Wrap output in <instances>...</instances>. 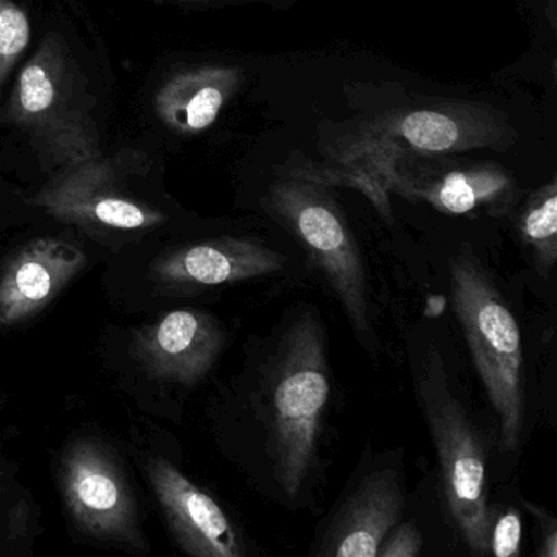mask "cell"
I'll use <instances>...</instances> for the list:
<instances>
[{
	"instance_id": "cell-1",
	"label": "cell",
	"mask_w": 557,
	"mask_h": 557,
	"mask_svg": "<svg viewBox=\"0 0 557 557\" xmlns=\"http://www.w3.org/2000/svg\"><path fill=\"white\" fill-rule=\"evenodd\" d=\"M267 377V430L275 474L289 497L301 492L318 455L331 396L324 327L302 312L283 335Z\"/></svg>"
},
{
	"instance_id": "cell-2",
	"label": "cell",
	"mask_w": 557,
	"mask_h": 557,
	"mask_svg": "<svg viewBox=\"0 0 557 557\" xmlns=\"http://www.w3.org/2000/svg\"><path fill=\"white\" fill-rule=\"evenodd\" d=\"M449 289L475 370L497 413L500 449L513 453L520 446L524 422L520 325L468 247L449 259Z\"/></svg>"
},
{
	"instance_id": "cell-3",
	"label": "cell",
	"mask_w": 557,
	"mask_h": 557,
	"mask_svg": "<svg viewBox=\"0 0 557 557\" xmlns=\"http://www.w3.org/2000/svg\"><path fill=\"white\" fill-rule=\"evenodd\" d=\"M0 123L24 132L41 159L57 169L102 156L76 64L57 35L44 41L18 74Z\"/></svg>"
},
{
	"instance_id": "cell-4",
	"label": "cell",
	"mask_w": 557,
	"mask_h": 557,
	"mask_svg": "<svg viewBox=\"0 0 557 557\" xmlns=\"http://www.w3.org/2000/svg\"><path fill=\"white\" fill-rule=\"evenodd\" d=\"M417 396L438 456L453 523L471 553L485 556L494 510L488 504L484 446L465 407L449 389L442 358L435 351L420 374Z\"/></svg>"
},
{
	"instance_id": "cell-5",
	"label": "cell",
	"mask_w": 557,
	"mask_h": 557,
	"mask_svg": "<svg viewBox=\"0 0 557 557\" xmlns=\"http://www.w3.org/2000/svg\"><path fill=\"white\" fill-rule=\"evenodd\" d=\"M270 216L296 237L312 267L337 296L351 327L371 337L370 299L363 256L344 211L325 185L288 177L270 185L263 198Z\"/></svg>"
},
{
	"instance_id": "cell-6",
	"label": "cell",
	"mask_w": 557,
	"mask_h": 557,
	"mask_svg": "<svg viewBox=\"0 0 557 557\" xmlns=\"http://www.w3.org/2000/svg\"><path fill=\"white\" fill-rule=\"evenodd\" d=\"M67 510L90 536L145 547L135 495L119 462L99 443L81 440L61 461Z\"/></svg>"
},
{
	"instance_id": "cell-7",
	"label": "cell",
	"mask_w": 557,
	"mask_h": 557,
	"mask_svg": "<svg viewBox=\"0 0 557 557\" xmlns=\"http://www.w3.org/2000/svg\"><path fill=\"white\" fill-rule=\"evenodd\" d=\"M513 139L515 129L507 116L491 107L462 103L393 113L367 125L354 143L442 156L469 149H505Z\"/></svg>"
},
{
	"instance_id": "cell-8",
	"label": "cell",
	"mask_w": 557,
	"mask_h": 557,
	"mask_svg": "<svg viewBox=\"0 0 557 557\" xmlns=\"http://www.w3.org/2000/svg\"><path fill=\"white\" fill-rule=\"evenodd\" d=\"M35 201L60 220L96 230H152L168 220L119 190L115 164L102 156L60 169Z\"/></svg>"
},
{
	"instance_id": "cell-9",
	"label": "cell",
	"mask_w": 557,
	"mask_h": 557,
	"mask_svg": "<svg viewBox=\"0 0 557 557\" xmlns=\"http://www.w3.org/2000/svg\"><path fill=\"white\" fill-rule=\"evenodd\" d=\"M220 322L200 309H177L136 334L135 355L149 373L194 386L203 380L223 351Z\"/></svg>"
},
{
	"instance_id": "cell-10",
	"label": "cell",
	"mask_w": 557,
	"mask_h": 557,
	"mask_svg": "<svg viewBox=\"0 0 557 557\" xmlns=\"http://www.w3.org/2000/svg\"><path fill=\"white\" fill-rule=\"evenodd\" d=\"M149 479L178 546L195 557H243L246 547L223 508L174 465L156 458Z\"/></svg>"
},
{
	"instance_id": "cell-11",
	"label": "cell",
	"mask_w": 557,
	"mask_h": 557,
	"mask_svg": "<svg viewBox=\"0 0 557 557\" xmlns=\"http://www.w3.org/2000/svg\"><path fill=\"white\" fill-rule=\"evenodd\" d=\"M285 256L244 237H221L165 253L152 267L156 282L171 289L231 285L280 272Z\"/></svg>"
},
{
	"instance_id": "cell-12",
	"label": "cell",
	"mask_w": 557,
	"mask_h": 557,
	"mask_svg": "<svg viewBox=\"0 0 557 557\" xmlns=\"http://www.w3.org/2000/svg\"><path fill=\"white\" fill-rule=\"evenodd\" d=\"M403 510L404 492L396 472H371L332 518L319 556L376 557L381 541L396 527Z\"/></svg>"
},
{
	"instance_id": "cell-13",
	"label": "cell",
	"mask_w": 557,
	"mask_h": 557,
	"mask_svg": "<svg viewBox=\"0 0 557 557\" xmlns=\"http://www.w3.org/2000/svg\"><path fill=\"white\" fill-rule=\"evenodd\" d=\"M86 263V253L63 240L37 239L25 246L0 278V325L34 318Z\"/></svg>"
},
{
	"instance_id": "cell-14",
	"label": "cell",
	"mask_w": 557,
	"mask_h": 557,
	"mask_svg": "<svg viewBox=\"0 0 557 557\" xmlns=\"http://www.w3.org/2000/svg\"><path fill=\"white\" fill-rule=\"evenodd\" d=\"M236 66H197L172 74L154 96L156 115L177 135L210 128L243 86Z\"/></svg>"
},
{
	"instance_id": "cell-15",
	"label": "cell",
	"mask_w": 557,
	"mask_h": 557,
	"mask_svg": "<svg viewBox=\"0 0 557 557\" xmlns=\"http://www.w3.org/2000/svg\"><path fill=\"white\" fill-rule=\"evenodd\" d=\"M407 198H419L445 214H469L487 208L488 213L504 211L513 191L507 171L494 164L456 168L429 181H413L396 172L394 190Z\"/></svg>"
},
{
	"instance_id": "cell-16",
	"label": "cell",
	"mask_w": 557,
	"mask_h": 557,
	"mask_svg": "<svg viewBox=\"0 0 557 557\" xmlns=\"http://www.w3.org/2000/svg\"><path fill=\"white\" fill-rule=\"evenodd\" d=\"M518 236L530 249L541 275L549 276L557 262V181L530 195L518 214Z\"/></svg>"
},
{
	"instance_id": "cell-17",
	"label": "cell",
	"mask_w": 557,
	"mask_h": 557,
	"mask_svg": "<svg viewBox=\"0 0 557 557\" xmlns=\"http://www.w3.org/2000/svg\"><path fill=\"white\" fill-rule=\"evenodd\" d=\"M32 41L27 12L15 0H0V87L24 57Z\"/></svg>"
},
{
	"instance_id": "cell-18",
	"label": "cell",
	"mask_w": 557,
	"mask_h": 557,
	"mask_svg": "<svg viewBox=\"0 0 557 557\" xmlns=\"http://www.w3.org/2000/svg\"><path fill=\"white\" fill-rule=\"evenodd\" d=\"M521 517L515 508L494 513L488 537V554L497 557L520 556Z\"/></svg>"
},
{
	"instance_id": "cell-19",
	"label": "cell",
	"mask_w": 557,
	"mask_h": 557,
	"mask_svg": "<svg viewBox=\"0 0 557 557\" xmlns=\"http://www.w3.org/2000/svg\"><path fill=\"white\" fill-rule=\"evenodd\" d=\"M422 549V536L413 523L396 524L381 541L376 557H416Z\"/></svg>"
},
{
	"instance_id": "cell-20",
	"label": "cell",
	"mask_w": 557,
	"mask_h": 557,
	"mask_svg": "<svg viewBox=\"0 0 557 557\" xmlns=\"http://www.w3.org/2000/svg\"><path fill=\"white\" fill-rule=\"evenodd\" d=\"M524 507L530 510V513L534 515L537 523H540L541 530V543L540 549H537V556L541 557H556L557 556V523L556 518L546 510V508L540 507L536 504H530L524 502Z\"/></svg>"
},
{
	"instance_id": "cell-21",
	"label": "cell",
	"mask_w": 557,
	"mask_h": 557,
	"mask_svg": "<svg viewBox=\"0 0 557 557\" xmlns=\"http://www.w3.org/2000/svg\"><path fill=\"white\" fill-rule=\"evenodd\" d=\"M547 4H549V9H550V24H553V27H556V5H557V0H547Z\"/></svg>"
},
{
	"instance_id": "cell-22",
	"label": "cell",
	"mask_w": 557,
	"mask_h": 557,
	"mask_svg": "<svg viewBox=\"0 0 557 557\" xmlns=\"http://www.w3.org/2000/svg\"><path fill=\"white\" fill-rule=\"evenodd\" d=\"M203 2H210V0H203Z\"/></svg>"
}]
</instances>
